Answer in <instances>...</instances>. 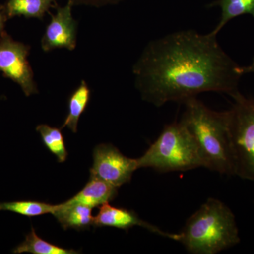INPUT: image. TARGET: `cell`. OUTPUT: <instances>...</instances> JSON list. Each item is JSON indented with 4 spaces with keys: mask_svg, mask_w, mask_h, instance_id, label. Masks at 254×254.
<instances>
[{
    "mask_svg": "<svg viewBox=\"0 0 254 254\" xmlns=\"http://www.w3.org/2000/svg\"><path fill=\"white\" fill-rule=\"evenodd\" d=\"M216 36L190 30L151 42L133 67L143 99L161 107L168 102L184 103L205 92L238 95L240 66Z\"/></svg>",
    "mask_w": 254,
    "mask_h": 254,
    "instance_id": "6da1fadb",
    "label": "cell"
},
{
    "mask_svg": "<svg viewBox=\"0 0 254 254\" xmlns=\"http://www.w3.org/2000/svg\"><path fill=\"white\" fill-rule=\"evenodd\" d=\"M184 103L185 110L180 121L194 140L203 168L222 175H235L227 111L209 109L196 98Z\"/></svg>",
    "mask_w": 254,
    "mask_h": 254,
    "instance_id": "7a4b0ae2",
    "label": "cell"
},
{
    "mask_svg": "<svg viewBox=\"0 0 254 254\" xmlns=\"http://www.w3.org/2000/svg\"><path fill=\"white\" fill-rule=\"evenodd\" d=\"M179 234V242L193 254H217L240 242L235 215L216 198H208Z\"/></svg>",
    "mask_w": 254,
    "mask_h": 254,
    "instance_id": "3957f363",
    "label": "cell"
},
{
    "mask_svg": "<svg viewBox=\"0 0 254 254\" xmlns=\"http://www.w3.org/2000/svg\"><path fill=\"white\" fill-rule=\"evenodd\" d=\"M137 163L138 169L152 168L164 173L203 167L194 140L181 121L166 125L156 141L137 158Z\"/></svg>",
    "mask_w": 254,
    "mask_h": 254,
    "instance_id": "277c9868",
    "label": "cell"
},
{
    "mask_svg": "<svg viewBox=\"0 0 254 254\" xmlns=\"http://www.w3.org/2000/svg\"><path fill=\"white\" fill-rule=\"evenodd\" d=\"M227 110L235 175L254 182V96L239 93Z\"/></svg>",
    "mask_w": 254,
    "mask_h": 254,
    "instance_id": "5b68a950",
    "label": "cell"
},
{
    "mask_svg": "<svg viewBox=\"0 0 254 254\" xmlns=\"http://www.w3.org/2000/svg\"><path fill=\"white\" fill-rule=\"evenodd\" d=\"M137 158L125 156L112 144H100L93 150V164L90 169L91 177L100 179L119 188L131 181L138 170Z\"/></svg>",
    "mask_w": 254,
    "mask_h": 254,
    "instance_id": "8992f818",
    "label": "cell"
},
{
    "mask_svg": "<svg viewBox=\"0 0 254 254\" xmlns=\"http://www.w3.org/2000/svg\"><path fill=\"white\" fill-rule=\"evenodd\" d=\"M28 48L4 35L0 41V72L21 86L26 96L37 93L33 73L28 63Z\"/></svg>",
    "mask_w": 254,
    "mask_h": 254,
    "instance_id": "52a82bcc",
    "label": "cell"
},
{
    "mask_svg": "<svg viewBox=\"0 0 254 254\" xmlns=\"http://www.w3.org/2000/svg\"><path fill=\"white\" fill-rule=\"evenodd\" d=\"M72 4V1H68L64 7L59 8L56 14L52 18L42 39V48L44 51L55 48L74 49L76 23L71 14Z\"/></svg>",
    "mask_w": 254,
    "mask_h": 254,
    "instance_id": "ba28073f",
    "label": "cell"
},
{
    "mask_svg": "<svg viewBox=\"0 0 254 254\" xmlns=\"http://www.w3.org/2000/svg\"><path fill=\"white\" fill-rule=\"evenodd\" d=\"M93 225L98 227H115L124 230L139 226L160 236L167 237L177 242L180 240V234L164 232L159 227L142 220L134 211L126 208H116L110 205L109 203L99 207V211L96 216L94 217Z\"/></svg>",
    "mask_w": 254,
    "mask_h": 254,
    "instance_id": "9c48e42d",
    "label": "cell"
},
{
    "mask_svg": "<svg viewBox=\"0 0 254 254\" xmlns=\"http://www.w3.org/2000/svg\"><path fill=\"white\" fill-rule=\"evenodd\" d=\"M118 188L100 179L91 177L86 186L64 205L81 204L93 208L113 201L118 194Z\"/></svg>",
    "mask_w": 254,
    "mask_h": 254,
    "instance_id": "30bf717a",
    "label": "cell"
},
{
    "mask_svg": "<svg viewBox=\"0 0 254 254\" xmlns=\"http://www.w3.org/2000/svg\"><path fill=\"white\" fill-rule=\"evenodd\" d=\"M93 208L81 204L57 205L53 215L60 223L64 230L74 229L83 230L93 225L94 217L92 215Z\"/></svg>",
    "mask_w": 254,
    "mask_h": 254,
    "instance_id": "8fae6325",
    "label": "cell"
},
{
    "mask_svg": "<svg viewBox=\"0 0 254 254\" xmlns=\"http://www.w3.org/2000/svg\"><path fill=\"white\" fill-rule=\"evenodd\" d=\"M91 92L86 82L82 81L68 100V113L61 128L67 127L73 133L77 132L78 121L89 103Z\"/></svg>",
    "mask_w": 254,
    "mask_h": 254,
    "instance_id": "7c38bea8",
    "label": "cell"
},
{
    "mask_svg": "<svg viewBox=\"0 0 254 254\" xmlns=\"http://www.w3.org/2000/svg\"><path fill=\"white\" fill-rule=\"evenodd\" d=\"M31 253L33 254H76L78 252L63 248L43 240L37 235L32 227L31 231L26 235L24 242L20 244L13 251V254Z\"/></svg>",
    "mask_w": 254,
    "mask_h": 254,
    "instance_id": "4fadbf2b",
    "label": "cell"
},
{
    "mask_svg": "<svg viewBox=\"0 0 254 254\" xmlns=\"http://www.w3.org/2000/svg\"><path fill=\"white\" fill-rule=\"evenodd\" d=\"M214 5H218L221 9L220 22L211 32L217 34L230 20L241 15L250 14L254 18V0H218Z\"/></svg>",
    "mask_w": 254,
    "mask_h": 254,
    "instance_id": "5bb4252c",
    "label": "cell"
},
{
    "mask_svg": "<svg viewBox=\"0 0 254 254\" xmlns=\"http://www.w3.org/2000/svg\"><path fill=\"white\" fill-rule=\"evenodd\" d=\"M54 2L55 0H9L6 12L10 17L23 16L41 18Z\"/></svg>",
    "mask_w": 254,
    "mask_h": 254,
    "instance_id": "9a60e30c",
    "label": "cell"
},
{
    "mask_svg": "<svg viewBox=\"0 0 254 254\" xmlns=\"http://www.w3.org/2000/svg\"><path fill=\"white\" fill-rule=\"evenodd\" d=\"M61 129L47 125H40L36 127V131L41 134L43 144L56 157L58 161L62 163L66 161L68 152Z\"/></svg>",
    "mask_w": 254,
    "mask_h": 254,
    "instance_id": "2e32d148",
    "label": "cell"
},
{
    "mask_svg": "<svg viewBox=\"0 0 254 254\" xmlns=\"http://www.w3.org/2000/svg\"><path fill=\"white\" fill-rule=\"evenodd\" d=\"M57 205H52L36 200H20V201L0 203V211H9L24 215L28 218L40 216L46 214H53Z\"/></svg>",
    "mask_w": 254,
    "mask_h": 254,
    "instance_id": "e0dca14e",
    "label": "cell"
},
{
    "mask_svg": "<svg viewBox=\"0 0 254 254\" xmlns=\"http://www.w3.org/2000/svg\"><path fill=\"white\" fill-rule=\"evenodd\" d=\"M240 72L242 75L248 73H254V58L252 64H251L250 65H249V66H240Z\"/></svg>",
    "mask_w": 254,
    "mask_h": 254,
    "instance_id": "ac0fdd59",
    "label": "cell"
},
{
    "mask_svg": "<svg viewBox=\"0 0 254 254\" xmlns=\"http://www.w3.org/2000/svg\"><path fill=\"white\" fill-rule=\"evenodd\" d=\"M4 17H3L2 14L0 13V34H1V31L3 29V26H4Z\"/></svg>",
    "mask_w": 254,
    "mask_h": 254,
    "instance_id": "d6986e66",
    "label": "cell"
},
{
    "mask_svg": "<svg viewBox=\"0 0 254 254\" xmlns=\"http://www.w3.org/2000/svg\"><path fill=\"white\" fill-rule=\"evenodd\" d=\"M70 1H103V0H70Z\"/></svg>",
    "mask_w": 254,
    "mask_h": 254,
    "instance_id": "ffe728a7",
    "label": "cell"
}]
</instances>
